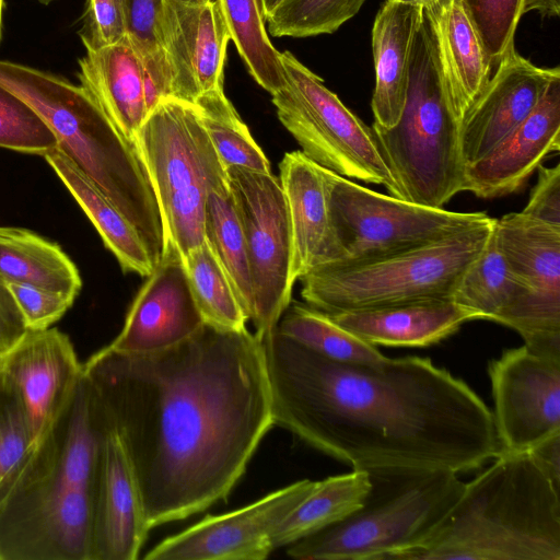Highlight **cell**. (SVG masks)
I'll return each instance as SVG.
<instances>
[{
    "instance_id": "cell-36",
    "label": "cell",
    "mask_w": 560,
    "mask_h": 560,
    "mask_svg": "<svg viewBox=\"0 0 560 560\" xmlns=\"http://www.w3.org/2000/svg\"><path fill=\"white\" fill-rule=\"evenodd\" d=\"M35 452L21 405L0 378V508L16 492Z\"/></svg>"
},
{
    "instance_id": "cell-20",
    "label": "cell",
    "mask_w": 560,
    "mask_h": 560,
    "mask_svg": "<svg viewBox=\"0 0 560 560\" xmlns=\"http://www.w3.org/2000/svg\"><path fill=\"white\" fill-rule=\"evenodd\" d=\"M292 238L291 278L295 283L308 271L342 259L332 222L325 167L302 151L284 154L279 164Z\"/></svg>"
},
{
    "instance_id": "cell-1",
    "label": "cell",
    "mask_w": 560,
    "mask_h": 560,
    "mask_svg": "<svg viewBox=\"0 0 560 560\" xmlns=\"http://www.w3.org/2000/svg\"><path fill=\"white\" fill-rule=\"evenodd\" d=\"M132 466L150 529L225 500L273 424L261 339L203 324L165 350L82 364Z\"/></svg>"
},
{
    "instance_id": "cell-33",
    "label": "cell",
    "mask_w": 560,
    "mask_h": 560,
    "mask_svg": "<svg viewBox=\"0 0 560 560\" xmlns=\"http://www.w3.org/2000/svg\"><path fill=\"white\" fill-rule=\"evenodd\" d=\"M183 264L203 323L223 331L245 329L248 319L223 267L206 240L183 258Z\"/></svg>"
},
{
    "instance_id": "cell-41",
    "label": "cell",
    "mask_w": 560,
    "mask_h": 560,
    "mask_svg": "<svg viewBox=\"0 0 560 560\" xmlns=\"http://www.w3.org/2000/svg\"><path fill=\"white\" fill-rule=\"evenodd\" d=\"M27 329L49 328L72 306L75 299L42 288L5 282Z\"/></svg>"
},
{
    "instance_id": "cell-27",
    "label": "cell",
    "mask_w": 560,
    "mask_h": 560,
    "mask_svg": "<svg viewBox=\"0 0 560 560\" xmlns=\"http://www.w3.org/2000/svg\"><path fill=\"white\" fill-rule=\"evenodd\" d=\"M0 279L73 299L82 288L78 267L57 243L14 226H0Z\"/></svg>"
},
{
    "instance_id": "cell-15",
    "label": "cell",
    "mask_w": 560,
    "mask_h": 560,
    "mask_svg": "<svg viewBox=\"0 0 560 560\" xmlns=\"http://www.w3.org/2000/svg\"><path fill=\"white\" fill-rule=\"evenodd\" d=\"M159 33L172 80L171 97L194 103L223 90L231 40L218 0H160Z\"/></svg>"
},
{
    "instance_id": "cell-46",
    "label": "cell",
    "mask_w": 560,
    "mask_h": 560,
    "mask_svg": "<svg viewBox=\"0 0 560 560\" xmlns=\"http://www.w3.org/2000/svg\"><path fill=\"white\" fill-rule=\"evenodd\" d=\"M400 3L410 4L423 10V13H431L440 10L448 0H389Z\"/></svg>"
},
{
    "instance_id": "cell-17",
    "label": "cell",
    "mask_w": 560,
    "mask_h": 560,
    "mask_svg": "<svg viewBox=\"0 0 560 560\" xmlns=\"http://www.w3.org/2000/svg\"><path fill=\"white\" fill-rule=\"evenodd\" d=\"M93 395L101 443L92 560H136L150 530L140 489L119 435L106 419L94 390Z\"/></svg>"
},
{
    "instance_id": "cell-34",
    "label": "cell",
    "mask_w": 560,
    "mask_h": 560,
    "mask_svg": "<svg viewBox=\"0 0 560 560\" xmlns=\"http://www.w3.org/2000/svg\"><path fill=\"white\" fill-rule=\"evenodd\" d=\"M192 104L225 170L242 166L259 172H271L267 156L225 96L224 90L205 93Z\"/></svg>"
},
{
    "instance_id": "cell-16",
    "label": "cell",
    "mask_w": 560,
    "mask_h": 560,
    "mask_svg": "<svg viewBox=\"0 0 560 560\" xmlns=\"http://www.w3.org/2000/svg\"><path fill=\"white\" fill-rule=\"evenodd\" d=\"M203 324L183 260L175 249L166 248L107 348L129 354L156 352L188 339Z\"/></svg>"
},
{
    "instance_id": "cell-7",
    "label": "cell",
    "mask_w": 560,
    "mask_h": 560,
    "mask_svg": "<svg viewBox=\"0 0 560 560\" xmlns=\"http://www.w3.org/2000/svg\"><path fill=\"white\" fill-rule=\"evenodd\" d=\"M495 219L487 218L436 242L355 264L331 262L299 280L306 304L327 314L423 300H452Z\"/></svg>"
},
{
    "instance_id": "cell-26",
    "label": "cell",
    "mask_w": 560,
    "mask_h": 560,
    "mask_svg": "<svg viewBox=\"0 0 560 560\" xmlns=\"http://www.w3.org/2000/svg\"><path fill=\"white\" fill-rule=\"evenodd\" d=\"M494 235L510 267L532 291L560 296V225L509 213L495 219Z\"/></svg>"
},
{
    "instance_id": "cell-19",
    "label": "cell",
    "mask_w": 560,
    "mask_h": 560,
    "mask_svg": "<svg viewBox=\"0 0 560 560\" xmlns=\"http://www.w3.org/2000/svg\"><path fill=\"white\" fill-rule=\"evenodd\" d=\"M560 150V74L530 115L481 159L465 166L464 191L494 199L518 192L545 159Z\"/></svg>"
},
{
    "instance_id": "cell-49",
    "label": "cell",
    "mask_w": 560,
    "mask_h": 560,
    "mask_svg": "<svg viewBox=\"0 0 560 560\" xmlns=\"http://www.w3.org/2000/svg\"><path fill=\"white\" fill-rule=\"evenodd\" d=\"M35 1L39 2L40 4L47 5L51 2H54L55 0H35Z\"/></svg>"
},
{
    "instance_id": "cell-48",
    "label": "cell",
    "mask_w": 560,
    "mask_h": 560,
    "mask_svg": "<svg viewBox=\"0 0 560 560\" xmlns=\"http://www.w3.org/2000/svg\"><path fill=\"white\" fill-rule=\"evenodd\" d=\"M2 16H3V0H0V44L2 40Z\"/></svg>"
},
{
    "instance_id": "cell-39",
    "label": "cell",
    "mask_w": 560,
    "mask_h": 560,
    "mask_svg": "<svg viewBox=\"0 0 560 560\" xmlns=\"http://www.w3.org/2000/svg\"><path fill=\"white\" fill-rule=\"evenodd\" d=\"M492 65L514 47L524 0H458Z\"/></svg>"
},
{
    "instance_id": "cell-43",
    "label": "cell",
    "mask_w": 560,
    "mask_h": 560,
    "mask_svg": "<svg viewBox=\"0 0 560 560\" xmlns=\"http://www.w3.org/2000/svg\"><path fill=\"white\" fill-rule=\"evenodd\" d=\"M26 330L22 315L5 282L0 279V353L10 349Z\"/></svg>"
},
{
    "instance_id": "cell-40",
    "label": "cell",
    "mask_w": 560,
    "mask_h": 560,
    "mask_svg": "<svg viewBox=\"0 0 560 560\" xmlns=\"http://www.w3.org/2000/svg\"><path fill=\"white\" fill-rule=\"evenodd\" d=\"M129 34V0H86L79 31L85 48L120 42Z\"/></svg>"
},
{
    "instance_id": "cell-35",
    "label": "cell",
    "mask_w": 560,
    "mask_h": 560,
    "mask_svg": "<svg viewBox=\"0 0 560 560\" xmlns=\"http://www.w3.org/2000/svg\"><path fill=\"white\" fill-rule=\"evenodd\" d=\"M160 0H129V37L140 58L148 115L171 97L172 80L159 33Z\"/></svg>"
},
{
    "instance_id": "cell-11",
    "label": "cell",
    "mask_w": 560,
    "mask_h": 560,
    "mask_svg": "<svg viewBox=\"0 0 560 560\" xmlns=\"http://www.w3.org/2000/svg\"><path fill=\"white\" fill-rule=\"evenodd\" d=\"M246 243L254 294L255 334L272 331L291 303L292 238L280 180L271 172L225 170Z\"/></svg>"
},
{
    "instance_id": "cell-2",
    "label": "cell",
    "mask_w": 560,
    "mask_h": 560,
    "mask_svg": "<svg viewBox=\"0 0 560 560\" xmlns=\"http://www.w3.org/2000/svg\"><path fill=\"white\" fill-rule=\"evenodd\" d=\"M261 343L273 424L352 469L460 474L500 453L489 407L428 358L341 362L277 328Z\"/></svg>"
},
{
    "instance_id": "cell-31",
    "label": "cell",
    "mask_w": 560,
    "mask_h": 560,
    "mask_svg": "<svg viewBox=\"0 0 560 560\" xmlns=\"http://www.w3.org/2000/svg\"><path fill=\"white\" fill-rule=\"evenodd\" d=\"M277 330L298 343L327 358L352 363L376 364L387 357L339 326L331 317L308 304L290 303Z\"/></svg>"
},
{
    "instance_id": "cell-21",
    "label": "cell",
    "mask_w": 560,
    "mask_h": 560,
    "mask_svg": "<svg viewBox=\"0 0 560 560\" xmlns=\"http://www.w3.org/2000/svg\"><path fill=\"white\" fill-rule=\"evenodd\" d=\"M342 328L373 346L428 347L480 315L453 300H423L328 314Z\"/></svg>"
},
{
    "instance_id": "cell-18",
    "label": "cell",
    "mask_w": 560,
    "mask_h": 560,
    "mask_svg": "<svg viewBox=\"0 0 560 560\" xmlns=\"http://www.w3.org/2000/svg\"><path fill=\"white\" fill-rule=\"evenodd\" d=\"M460 122L465 166L495 148L535 109L559 67L540 68L511 49Z\"/></svg>"
},
{
    "instance_id": "cell-14",
    "label": "cell",
    "mask_w": 560,
    "mask_h": 560,
    "mask_svg": "<svg viewBox=\"0 0 560 560\" xmlns=\"http://www.w3.org/2000/svg\"><path fill=\"white\" fill-rule=\"evenodd\" d=\"M303 479L233 512L207 515L160 541L147 560H264L273 548L270 537L284 517L312 491Z\"/></svg>"
},
{
    "instance_id": "cell-28",
    "label": "cell",
    "mask_w": 560,
    "mask_h": 560,
    "mask_svg": "<svg viewBox=\"0 0 560 560\" xmlns=\"http://www.w3.org/2000/svg\"><path fill=\"white\" fill-rule=\"evenodd\" d=\"M370 487L369 474L362 469L316 481L312 491L272 532L273 550L343 520L362 505Z\"/></svg>"
},
{
    "instance_id": "cell-30",
    "label": "cell",
    "mask_w": 560,
    "mask_h": 560,
    "mask_svg": "<svg viewBox=\"0 0 560 560\" xmlns=\"http://www.w3.org/2000/svg\"><path fill=\"white\" fill-rule=\"evenodd\" d=\"M205 240L223 267L245 316L250 320L254 294L246 243L228 183L208 192Z\"/></svg>"
},
{
    "instance_id": "cell-37",
    "label": "cell",
    "mask_w": 560,
    "mask_h": 560,
    "mask_svg": "<svg viewBox=\"0 0 560 560\" xmlns=\"http://www.w3.org/2000/svg\"><path fill=\"white\" fill-rule=\"evenodd\" d=\"M365 0H287L267 20L277 37L331 34L353 18Z\"/></svg>"
},
{
    "instance_id": "cell-44",
    "label": "cell",
    "mask_w": 560,
    "mask_h": 560,
    "mask_svg": "<svg viewBox=\"0 0 560 560\" xmlns=\"http://www.w3.org/2000/svg\"><path fill=\"white\" fill-rule=\"evenodd\" d=\"M552 481L560 486V434L528 452Z\"/></svg>"
},
{
    "instance_id": "cell-6",
    "label": "cell",
    "mask_w": 560,
    "mask_h": 560,
    "mask_svg": "<svg viewBox=\"0 0 560 560\" xmlns=\"http://www.w3.org/2000/svg\"><path fill=\"white\" fill-rule=\"evenodd\" d=\"M371 127L405 200L444 208L464 191L460 124L450 104L425 16L412 43L401 116L390 128Z\"/></svg>"
},
{
    "instance_id": "cell-13",
    "label": "cell",
    "mask_w": 560,
    "mask_h": 560,
    "mask_svg": "<svg viewBox=\"0 0 560 560\" xmlns=\"http://www.w3.org/2000/svg\"><path fill=\"white\" fill-rule=\"evenodd\" d=\"M81 374L70 338L57 328L27 329L1 353V377L21 405L35 453L71 402Z\"/></svg>"
},
{
    "instance_id": "cell-47",
    "label": "cell",
    "mask_w": 560,
    "mask_h": 560,
    "mask_svg": "<svg viewBox=\"0 0 560 560\" xmlns=\"http://www.w3.org/2000/svg\"><path fill=\"white\" fill-rule=\"evenodd\" d=\"M285 1L287 0H260L265 22Z\"/></svg>"
},
{
    "instance_id": "cell-5",
    "label": "cell",
    "mask_w": 560,
    "mask_h": 560,
    "mask_svg": "<svg viewBox=\"0 0 560 560\" xmlns=\"http://www.w3.org/2000/svg\"><path fill=\"white\" fill-rule=\"evenodd\" d=\"M370 490L343 520L287 546L299 560H398L443 524L465 482L444 469L366 470Z\"/></svg>"
},
{
    "instance_id": "cell-4",
    "label": "cell",
    "mask_w": 560,
    "mask_h": 560,
    "mask_svg": "<svg viewBox=\"0 0 560 560\" xmlns=\"http://www.w3.org/2000/svg\"><path fill=\"white\" fill-rule=\"evenodd\" d=\"M0 85L44 119L57 138V149L135 226L156 267L165 247L164 226L136 145L118 132L81 85L61 75L0 59Z\"/></svg>"
},
{
    "instance_id": "cell-38",
    "label": "cell",
    "mask_w": 560,
    "mask_h": 560,
    "mask_svg": "<svg viewBox=\"0 0 560 560\" xmlns=\"http://www.w3.org/2000/svg\"><path fill=\"white\" fill-rule=\"evenodd\" d=\"M57 145V138L44 119L0 85V148L44 156Z\"/></svg>"
},
{
    "instance_id": "cell-9",
    "label": "cell",
    "mask_w": 560,
    "mask_h": 560,
    "mask_svg": "<svg viewBox=\"0 0 560 560\" xmlns=\"http://www.w3.org/2000/svg\"><path fill=\"white\" fill-rule=\"evenodd\" d=\"M280 58L285 83L271 95L272 103L279 120L302 152L338 175L382 185L390 196L404 199L372 127L293 54L287 50L280 52Z\"/></svg>"
},
{
    "instance_id": "cell-23",
    "label": "cell",
    "mask_w": 560,
    "mask_h": 560,
    "mask_svg": "<svg viewBox=\"0 0 560 560\" xmlns=\"http://www.w3.org/2000/svg\"><path fill=\"white\" fill-rule=\"evenodd\" d=\"M423 10L386 0L372 28L375 85L371 101L373 124L390 128L402 113L409 80L415 34L423 21Z\"/></svg>"
},
{
    "instance_id": "cell-42",
    "label": "cell",
    "mask_w": 560,
    "mask_h": 560,
    "mask_svg": "<svg viewBox=\"0 0 560 560\" xmlns=\"http://www.w3.org/2000/svg\"><path fill=\"white\" fill-rule=\"evenodd\" d=\"M537 171V182L521 212L529 218L560 225V164L540 165Z\"/></svg>"
},
{
    "instance_id": "cell-32",
    "label": "cell",
    "mask_w": 560,
    "mask_h": 560,
    "mask_svg": "<svg viewBox=\"0 0 560 560\" xmlns=\"http://www.w3.org/2000/svg\"><path fill=\"white\" fill-rule=\"evenodd\" d=\"M232 43L253 79L271 95L284 83L280 51L269 39L260 0H218Z\"/></svg>"
},
{
    "instance_id": "cell-8",
    "label": "cell",
    "mask_w": 560,
    "mask_h": 560,
    "mask_svg": "<svg viewBox=\"0 0 560 560\" xmlns=\"http://www.w3.org/2000/svg\"><path fill=\"white\" fill-rule=\"evenodd\" d=\"M135 145L156 196L165 247L183 258L205 242L210 189L228 183L226 171L192 103L163 98L149 113Z\"/></svg>"
},
{
    "instance_id": "cell-10",
    "label": "cell",
    "mask_w": 560,
    "mask_h": 560,
    "mask_svg": "<svg viewBox=\"0 0 560 560\" xmlns=\"http://www.w3.org/2000/svg\"><path fill=\"white\" fill-rule=\"evenodd\" d=\"M328 201L343 257L368 261L423 246L479 223L485 211L454 212L383 195L325 168Z\"/></svg>"
},
{
    "instance_id": "cell-24",
    "label": "cell",
    "mask_w": 560,
    "mask_h": 560,
    "mask_svg": "<svg viewBox=\"0 0 560 560\" xmlns=\"http://www.w3.org/2000/svg\"><path fill=\"white\" fill-rule=\"evenodd\" d=\"M423 14L434 34L452 110L460 124L493 67L458 0H448L440 10Z\"/></svg>"
},
{
    "instance_id": "cell-45",
    "label": "cell",
    "mask_w": 560,
    "mask_h": 560,
    "mask_svg": "<svg viewBox=\"0 0 560 560\" xmlns=\"http://www.w3.org/2000/svg\"><path fill=\"white\" fill-rule=\"evenodd\" d=\"M537 11L544 18H557L560 14V0H524L523 15Z\"/></svg>"
},
{
    "instance_id": "cell-12",
    "label": "cell",
    "mask_w": 560,
    "mask_h": 560,
    "mask_svg": "<svg viewBox=\"0 0 560 560\" xmlns=\"http://www.w3.org/2000/svg\"><path fill=\"white\" fill-rule=\"evenodd\" d=\"M500 453L530 452L560 434V362L524 345L489 363Z\"/></svg>"
},
{
    "instance_id": "cell-29",
    "label": "cell",
    "mask_w": 560,
    "mask_h": 560,
    "mask_svg": "<svg viewBox=\"0 0 560 560\" xmlns=\"http://www.w3.org/2000/svg\"><path fill=\"white\" fill-rule=\"evenodd\" d=\"M529 290L501 253L493 226L482 250L460 277L452 300L477 312L481 319L495 322Z\"/></svg>"
},
{
    "instance_id": "cell-3",
    "label": "cell",
    "mask_w": 560,
    "mask_h": 560,
    "mask_svg": "<svg viewBox=\"0 0 560 560\" xmlns=\"http://www.w3.org/2000/svg\"><path fill=\"white\" fill-rule=\"evenodd\" d=\"M438 530L398 560H560V486L528 453H499Z\"/></svg>"
},
{
    "instance_id": "cell-22",
    "label": "cell",
    "mask_w": 560,
    "mask_h": 560,
    "mask_svg": "<svg viewBox=\"0 0 560 560\" xmlns=\"http://www.w3.org/2000/svg\"><path fill=\"white\" fill-rule=\"evenodd\" d=\"M80 85L130 143L148 116L139 55L129 34L118 43L85 48L79 59Z\"/></svg>"
},
{
    "instance_id": "cell-50",
    "label": "cell",
    "mask_w": 560,
    "mask_h": 560,
    "mask_svg": "<svg viewBox=\"0 0 560 560\" xmlns=\"http://www.w3.org/2000/svg\"><path fill=\"white\" fill-rule=\"evenodd\" d=\"M0 378H1V353H0Z\"/></svg>"
},
{
    "instance_id": "cell-25",
    "label": "cell",
    "mask_w": 560,
    "mask_h": 560,
    "mask_svg": "<svg viewBox=\"0 0 560 560\" xmlns=\"http://www.w3.org/2000/svg\"><path fill=\"white\" fill-rule=\"evenodd\" d=\"M44 159L94 225L121 270L149 277L156 267L135 226L60 150L54 149Z\"/></svg>"
}]
</instances>
